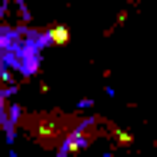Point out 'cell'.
Listing matches in <instances>:
<instances>
[{"label": "cell", "instance_id": "obj_1", "mask_svg": "<svg viewBox=\"0 0 157 157\" xmlns=\"http://www.w3.org/2000/svg\"><path fill=\"white\" fill-rule=\"evenodd\" d=\"M40 40H47V37H27V33L0 27V104H3L7 94H13L17 77H24V74L30 77L33 74Z\"/></svg>", "mask_w": 157, "mask_h": 157}]
</instances>
